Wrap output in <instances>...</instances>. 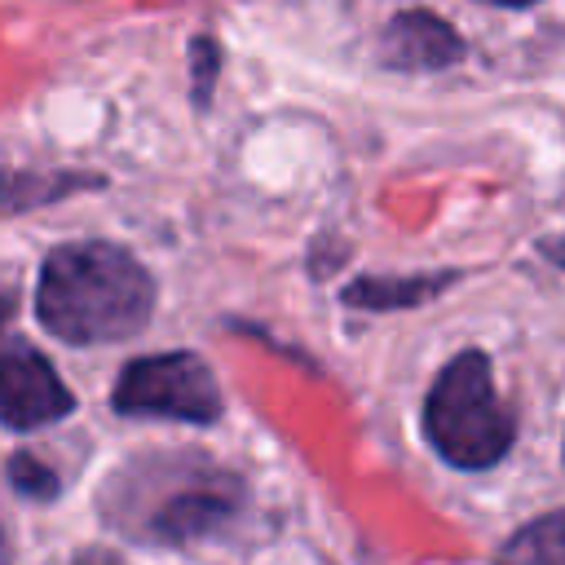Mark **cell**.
Listing matches in <instances>:
<instances>
[{
	"label": "cell",
	"instance_id": "obj_1",
	"mask_svg": "<svg viewBox=\"0 0 565 565\" xmlns=\"http://www.w3.org/2000/svg\"><path fill=\"white\" fill-rule=\"evenodd\" d=\"M150 309H154V278L128 247L66 243L53 247L40 269L35 313L57 340L71 344L128 340L150 322Z\"/></svg>",
	"mask_w": 565,
	"mask_h": 565
},
{
	"label": "cell",
	"instance_id": "obj_2",
	"mask_svg": "<svg viewBox=\"0 0 565 565\" xmlns=\"http://www.w3.org/2000/svg\"><path fill=\"white\" fill-rule=\"evenodd\" d=\"M424 433L446 463L468 472L494 468L512 450L516 424L494 388L490 358L481 349H463L441 366L424 402Z\"/></svg>",
	"mask_w": 565,
	"mask_h": 565
},
{
	"label": "cell",
	"instance_id": "obj_3",
	"mask_svg": "<svg viewBox=\"0 0 565 565\" xmlns=\"http://www.w3.org/2000/svg\"><path fill=\"white\" fill-rule=\"evenodd\" d=\"M110 406L119 415H159V419H185V424H212L221 419V388L203 358L172 349L159 358H137L119 371Z\"/></svg>",
	"mask_w": 565,
	"mask_h": 565
},
{
	"label": "cell",
	"instance_id": "obj_4",
	"mask_svg": "<svg viewBox=\"0 0 565 565\" xmlns=\"http://www.w3.org/2000/svg\"><path fill=\"white\" fill-rule=\"evenodd\" d=\"M71 406L75 397L44 353H35L22 340L0 344V424L4 428H18V433L40 428L71 415Z\"/></svg>",
	"mask_w": 565,
	"mask_h": 565
},
{
	"label": "cell",
	"instance_id": "obj_5",
	"mask_svg": "<svg viewBox=\"0 0 565 565\" xmlns=\"http://www.w3.org/2000/svg\"><path fill=\"white\" fill-rule=\"evenodd\" d=\"M238 508V481L225 472H203L194 486H181L163 499V508L150 516V539L159 543H194L230 525Z\"/></svg>",
	"mask_w": 565,
	"mask_h": 565
},
{
	"label": "cell",
	"instance_id": "obj_6",
	"mask_svg": "<svg viewBox=\"0 0 565 565\" xmlns=\"http://www.w3.org/2000/svg\"><path fill=\"white\" fill-rule=\"evenodd\" d=\"M380 57L393 71H446L463 57V40L446 18L428 9H406L393 13L380 31Z\"/></svg>",
	"mask_w": 565,
	"mask_h": 565
},
{
	"label": "cell",
	"instance_id": "obj_7",
	"mask_svg": "<svg viewBox=\"0 0 565 565\" xmlns=\"http://www.w3.org/2000/svg\"><path fill=\"white\" fill-rule=\"evenodd\" d=\"M455 274H406V278H353L344 287V305L349 309H406V305H424L428 296H437L441 287H450Z\"/></svg>",
	"mask_w": 565,
	"mask_h": 565
},
{
	"label": "cell",
	"instance_id": "obj_8",
	"mask_svg": "<svg viewBox=\"0 0 565 565\" xmlns=\"http://www.w3.org/2000/svg\"><path fill=\"white\" fill-rule=\"evenodd\" d=\"M499 565H565V512H547L512 534Z\"/></svg>",
	"mask_w": 565,
	"mask_h": 565
},
{
	"label": "cell",
	"instance_id": "obj_9",
	"mask_svg": "<svg viewBox=\"0 0 565 565\" xmlns=\"http://www.w3.org/2000/svg\"><path fill=\"white\" fill-rule=\"evenodd\" d=\"M216 75H221V44L212 35H194L190 40V102L199 110L212 102Z\"/></svg>",
	"mask_w": 565,
	"mask_h": 565
},
{
	"label": "cell",
	"instance_id": "obj_10",
	"mask_svg": "<svg viewBox=\"0 0 565 565\" xmlns=\"http://www.w3.org/2000/svg\"><path fill=\"white\" fill-rule=\"evenodd\" d=\"M9 481L18 486V494H26V499H53L57 494V477H53V468H44L35 455H13L9 459Z\"/></svg>",
	"mask_w": 565,
	"mask_h": 565
},
{
	"label": "cell",
	"instance_id": "obj_11",
	"mask_svg": "<svg viewBox=\"0 0 565 565\" xmlns=\"http://www.w3.org/2000/svg\"><path fill=\"white\" fill-rule=\"evenodd\" d=\"M13 305H18V296H13L9 287H0V327L13 318Z\"/></svg>",
	"mask_w": 565,
	"mask_h": 565
},
{
	"label": "cell",
	"instance_id": "obj_12",
	"mask_svg": "<svg viewBox=\"0 0 565 565\" xmlns=\"http://www.w3.org/2000/svg\"><path fill=\"white\" fill-rule=\"evenodd\" d=\"M75 565H119L115 556H106V552H79L75 556Z\"/></svg>",
	"mask_w": 565,
	"mask_h": 565
},
{
	"label": "cell",
	"instance_id": "obj_13",
	"mask_svg": "<svg viewBox=\"0 0 565 565\" xmlns=\"http://www.w3.org/2000/svg\"><path fill=\"white\" fill-rule=\"evenodd\" d=\"M543 256H552L556 265H565V238H547L543 243Z\"/></svg>",
	"mask_w": 565,
	"mask_h": 565
},
{
	"label": "cell",
	"instance_id": "obj_14",
	"mask_svg": "<svg viewBox=\"0 0 565 565\" xmlns=\"http://www.w3.org/2000/svg\"><path fill=\"white\" fill-rule=\"evenodd\" d=\"M481 4H499V9H530L539 0H481Z\"/></svg>",
	"mask_w": 565,
	"mask_h": 565
},
{
	"label": "cell",
	"instance_id": "obj_15",
	"mask_svg": "<svg viewBox=\"0 0 565 565\" xmlns=\"http://www.w3.org/2000/svg\"><path fill=\"white\" fill-rule=\"evenodd\" d=\"M0 565H9V539H4V530H0Z\"/></svg>",
	"mask_w": 565,
	"mask_h": 565
}]
</instances>
